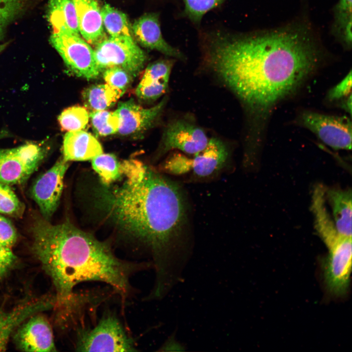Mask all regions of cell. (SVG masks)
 <instances>
[{"label":"cell","instance_id":"obj_1","mask_svg":"<svg viewBox=\"0 0 352 352\" xmlns=\"http://www.w3.org/2000/svg\"><path fill=\"white\" fill-rule=\"evenodd\" d=\"M199 43L205 63L262 118L297 90L321 56L309 30L298 24L246 33L202 30Z\"/></svg>","mask_w":352,"mask_h":352},{"label":"cell","instance_id":"obj_2","mask_svg":"<svg viewBox=\"0 0 352 352\" xmlns=\"http://www.w3.org/2000/svg\"><path fill=\"white\" fill-rule=\"evenodd\" d=\"M121 166L125 180L99 187L95 204L118 228L150 250L156 271L172 270L185 257L178 242L186 220L183 193L175 182L139 160H125Z\"/></svg>","mask_w":352,"mask_h":352},{"label":"cell","instance_id":"obj_3","mask_svg":"<svg viewBox=\"0 0 352 352\" xmlns=\"http://www.w3.org/2000/svg\"><path fill=\"white\" fill-rule=\"evenodd\" d=\"M31 230L33 251L50 277L60 305L73 301L77 285L91 281L110 286L125 300L131 291V277L152 265L118 258L107 243L66 221L54 225L39 218Z\"/></svg>","mask_w":352,"mask_h":352},{"label":"cell","instance_id":"obj_4","mask_svg":"<svg viewBox=\"0 0 352 352\" xmlns=\"http://www.w3.org/2000/svg\"><path fill=\"white\" fill-rule=\"evenodd\" d=\"M76 350L78 352H135L133 339L112 314L104 315L93 328L81 330Z\"/></svg>","mask_w":352,"mask_h":352},{"label":"cell","instance_id":"obj_5","mask_svg":"<svg viewBox=\"0 0 352 352\" xmlns=\"http://www.w3.org/2000/svg\"><path fill=\"white\" fill-rule=\"evenodd\" d=\"M94 56L102 71L119 67L135 76L142 69L147 60L145 52L127 36L111 37L103 39L95 45Z\"/></svg>","mask_w":352,"mask_h":352},{"label":"cell","instance_id":"obj_6","mask_svg":"<svg viewBox=\"0 0 352 352\" xmlns=\"http://www.w3.org/2000/svg\"><path fill=\"white\" fill-rule=\"evenodd\" d=\"M50 43L69 70L87 80L97 78L101 71L95 60L93 49L79 34L52 32Z\"/></svg>","mask_w":352,"mask_h":352},{"label":"cell","instance_id":"obj_7","mask_svg":"<svg viewBox=\"0 0 352 352\" xmlns=\"http://www.w3.org/2000/svg\"><path fill=\"white\" fill-rule=\"evenodd\" d=\"M47 149L35 143L0 149V182L8 185L25 182L47 154Z\"/></svg>","mask_w":352,"mask_h":352},{"label":"cell","instance_id":"obj_8","mask_svg":"<svg viewBox=\"0 0 352 352\" xmlns=\"http://www.w3.org/2000/svg\"><path fill=\"white\" fill-rule=\"evenodd\" d=\"M299 121L331 148L351 149L352 123L348 118L305 111L301 114Z\"/></svg>","mask_w":352,"mask_h":352},{"label":"cell","instance_id":"obj_9","mask_svg":"<svg viewBox=\"0 0 352 352\" xmlns=\"http://www.w3.org/2000/svg\"><path fill=\"white\" fill-rule=\"evenodd\" d=\"M322 262L323 278L331 294L344 295L349 286L352 269V237H345L333 247Z\"/></svg>","mask_w":352,"mask_h":352},{"label":"cell","instance_id":"obj_10","mask_svg":"<svg viewBox=\"0 0 352 352\" xmlns=\"http://www.w3.org/2000/svg\"><path fill=\"white\" fill-rule=\"evenodd\" d=\"M68 162L63 157L33 185L31 195L38 204L43 218L48 220L57 208L63 189L64 178Z\"/></svg>","mask_w":352,"mask_h":352},{"label":"cell","instance_id":"obj_11","mask_svg":"<svg viewBox=\"0 0 352 352\" xmlns=\"http://www.w3.org/2000/svg\"><path fill=\"white\" fill-rule=\"evenodd\" d=\"M209 139L204 130L199 127L183 119L170 123L163 132L159 155L177 149L190 154L202 150Z\"/></svg>","mask_w":352,"mask_h":352},{"label":"cell","instance_id":"obj_12","mask_svg":"<svg viewBox=\"0 0 352 352\" xmlns=\"http://www.w3.org/2000/svg\"><path fill=\"white\" fill-rule=\"evenodd\" d=\"M167 97L154 106L144 108L133 100L119 103L116 110L119 117L118 132L122 135L143 133L149 129L162 113L167 103Z\"/></svg>","mask_w":352,"mask_h":352},{"label":"cell","instance_id":"obj_13","mask_svg":"<svg viewBox=\"0 0 352 352\" xmlns=\"http://www.w3.org/2000/svg\"><path fill=\"white\" fill-rule=\"evenodd\" d=\"M132 31L144 47L157 51L169 58L186 59L180 50L172 46L163 38L158 14L149 13L140 17L134 22Z\"/></svg>","mask_w":352,"mask_h":352},{"label":"cell","instance_id":"obj_14","mask_svg":"<svg viewBox=\"0 0 352 352\" xmlns=\"http://www.w3.org/2000/svg\"><path fill=\"white\" fill-rule=\"evenodd\" d=\"M18 331L16 342L25 352H43L56 351L51 326L42 315L32 316Z\"/></svg>","mask_w":352,"mask_h":352},{"label":"cell","instance_id":"obj_15","mask_svg":"<svg viewBox=\"0 0 352 352\" xmlns=\"http://www.w3.org/2000/svg\"><path fill=\"white\" fill-rule=\"evenodd\" d=\"M174 59L170 58L156 61L145 69L135 89V94L145 102L156 100L167 91Z\"/></svg>","mask_w":352,"mask_h":352},{"label":"cell","instance_id":"obj_16","mask_svg":"<svg viewBox=\"0 0 352 352\" xmlns=\"http://www.w3.org/2000/svg\"><path fill=\"white\" fill-rule=\"evenodd\" d=\"M191 159V171L197 178L209 177L220 172L226 164L229 152L219 138L209 139L206 147Z\"/></svg>","mask_w":352,"mask_h":352},{"label":"cell","instance_id":"obj_17","mask_svg":"<svg viewBox=\"0 0 352 352\" xmlns=\"http://www.w3.org/2000/svg\"><path fill=\"white\" fill-rule=\"evenodd\" d=\"M54 300L42 299L22 303L8 312H0V352L4 351L13 331L35 313L51 308Z\"/></svg>","mask_w":352,"mask_h":352},{"label":"cell","instance_id":"obj_18","mask_svg":"<svg viewBox=\"0 0 352 352\" xmlns=\"http://www.w3.org/2000/svg\"><path fill=\"white\" fill-rule=\"evenodd\" d=\"M80 34L89 44L95 45L104 36L101 8L97 0H72Z\"/></svg>","mask_w":352,"mask_h":352},{"label":"cell","instance_id":"obj_19","mask_svg":"<svg viewBox=\"0 0 352 352\" xmlns=\"http://www.w3.org/2000/svg\"><path fill=\"white\" fill-rule=\"evenodd\" d=\"M63 158L66 161L92 160L103 154L102 146L91 134L82 130L67 132L64 136Z\"/></svg>","mask_w":352,"mask_h":352},{"label":"cell","instance_id":"obj_20","mask_svg":"<svg viewBox=\"0 0 352 352\" xmlns=\"http://www.w3.org/2000/svg\"><path fill=\"white\" fill-rule=\"evenodd\" d=\"M325 198L332 209V218L338 233L352 237V190L325 188Z\"/></svg>","mask_w":352,"mask_h":352},{"label":"cell","instance_id":"obj_21","mask_svg":"<svg viewBox=\"0 0 352 352\" xmlns=\"http://www.w3.org/2000/svg\"><path fill=\"white\" fill-rule=\"evenodd\" d=\"M47 17L52 32H67L80 35L72 0H49Z\"/></svg>","mask_w":352,"mask_h":352},{"label":"cell","instance_id":"obj_22","mask_svg":"<svg viewBox=\"0 0 352 352\" xmlns=\"http://www.w3.org/2000/svg\"><path fill=\"white\" fill-rule=\"evenodd\" d=\"M124 93L108 84L91 86L82 92L86 107L92 110H106L113 105Z\"/></svg>","mask_w":352,"mask_h":352},{"label":"cell","instance_id":"obj_23","mask_svg":"<svg viewBox=\"0 0 352 352\" xmlns=\"http://www.w3.org/2000/svg\"><path fill=\"white\" fill-rule=\"evenodd\" d=\"M42 0H0V41L9 26L35 8Z\"/></svg>","mask_w":352,"mask_h":352},{"label":"cell","instance_id":"obj_24","mask_svg":"<svg viewBox=\"0 0 352 352\" xmlns=\"http://www.w3.org/2000/svg\"><path fill=\"white\" fill-rule=\"evenodd\" d=\"M104 27L111 37H132L126 15L109 4H104L101 8Z\"/></svg>","mask_w":352,"mask_h":352},{"label":"cell","instance_id":"obj_25","mask_svg":"<svg viewBox=\"0 0 352 352\" xmlns=\"http://www.w3.org/2000/svg\"><path fill=\"white\" fill-rule=\"evenodd\" d=\"M352 0H339L334 9L333 30L348 47L352 43Z\"/></svg>","mask_w":352,"mask_h":352},{"label":"cell","instance_id":"obj_26","mask_svg":"<svg viewBox=\"0 0 352 352\" xmlns=\"http://www.w3.org/2000/svg\"><path fill=\"white\" fill-rule=\"evenodd\" d=\"M91 160L92 167L103 185H110L122 176L121 163L114 154H102Z\"/></svg>","mask_w":352,"mask_h":352},{"label":"cell","instance_id":"obj_27","mask_svg":"<svg viewBox=\"0 0 352 352\" xmlns=\"http://www.w3.org/2000/svg\"><path fill=\"white\" fill-rule=\"evenodd\" d=\"M89 116L93 131L97 135L104 136L118 132L119 117L116 110H92Z\"/></svg>","mask_w":352,"mask_h":352},{"label":"cell","instance_id":"obj_28","mask_svg":"<svg viewBox=\"0 0 352 352\" xmlns=\"http://www.w3.org/2000/svg\"><path fill=\"white\" fill-rule=\"evenodd\" d=\"M89 118V113L86 108L73 106L61 112L58 117V121L63 131L71 132L85 129Z\"/></svg>","mask_w":352,"mask_h":352},{"label":"cell","instance_id":"obj_29","mask_svg":"<svg viewBox=\"0 0 352 352\" xmlns=\"http://www.w3.org/2000/svg\"><path fill=\"white\" fill-rule=\"evenodd\" d=\"M226 0H183V15L199 26L207 12L219 7Z\"/></svg>","mask_w":352,"mask_h":352},{"label":"cell","instance_id":"obj_30","mask_svg":"<svg viewBox=\"0 0 352 352\" xmlns=\"http://www.w3.org/2000/svg\"><path fill=\"white\" fill-rule=\"evenodd\" d=\"M24 206L9 185L0 182V213L14 217H20Z\"/></svg>","mask_w":352,"mask_h":352},{"label":"cell","instance_id":"obj_31","mask_svg":"<svg viewBox=\"0 0 352 352\" xmlns=\"http://www.w3.org/2000/svg\"><path fill=\"white\" fill-rule=\"evenodd\" d=\"M103 78L107 84L117 88L124 93L131 85L133 76L119 67H112L104 70Z\"/></svg>","mask_w":352,"mask_h":352},{"label":"cell","instance_id":"obj_32","mask_svg":"<svg viewBox=\"0 0 352 352\" xmlns=\"http://www.w3.org/2000/svg\"><path fill=\"white\" fill-rule=\"evenodd\" d=\"M191 158L181 154H175L165 161L163 168L169 173L181 175L190 172Z\"/></svg>","mask_w":352,"mask_h":352},{"label":"cell","instance_id":"obj_33","mask_svg":"<svg viewBox=\"0 0 352 352\" xmlns=\"http://www.w3.org/2000/svg\"><path fill=\"white\" fill-rule=\"evenodd\" d=\"M352 74L350 71L344 78L330 89L327 98L330 101L342 100L351 95Z\"/></svg>","mask_w":352,"mask_h":352},{"label":"cell","instance_id":"obj_34","mask_svg":"<svg viewBox=\"0 0 352 352\" xmlns=\"http://www.w3.org/2000/svg\"><path fill=\"white\" fill-rule=\"evenodd\" d=\"M16 239V231L11 221L0 215V247L10 248Z\"/></svg>","mask_w":352,"mask_h":352},{"label":"cell","instance_id":"obj_35","mask_svg":"<svg viewBox=\"0 0 352 352\" xmlns=\"http://www.w3.org/2000/svg\"><path fill=\"white\" fill-rule=\"evenodd\" d=\"M176 330L173 332L165 341L158 351L160 352H177L185 351L186 347L183 344L176 339Z\"/></svg>","mask_w":352,"mask_h":352},{"label":"cell","instance_id":"obj_36","mask_svg":"<svg viewBox=\"0 0 352 352\" xmlns=\"http://www.w3.org/2000/svg\"><path fill=\"white\" fill-rule=\"evenodd\" d=\"M341 107L347 111L349 113L351 114L352 112V95L342 100Z\"/></svg>","mask_w":352,"mask_h":352},{"label":"cell","instance_id":"obj_37","mask_svg":"<svg viewBox=\"0 0 352 352\" xmlns=\"http://www.w3.org/2000/svg\"><path fill=\"white\" fill-rule=\"evenodd\" d=\"M7 136V133L5 130L0 132V139Z\"/></svg>","mask_w":352,"mask_h":352},{"label":"cell","instance_id":"obj_38","mask_svg":"<svg viewBox=\"0 0 352 352\" xmlns=\"http://www.w3.org/2000/svg\"><path fill=\"white\" fill-rule=\"evenodd\" d=\"M6 44H3L0 45V53L1 51H2L5 47H6Z\"/></svg>","mask_w":352,"mask_h":352}]
</instances>
